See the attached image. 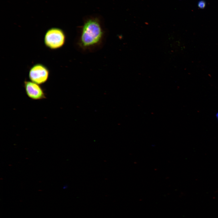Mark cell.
<instances>
[{"label": "cell", "instance_id": "cell-1", "mask_svg": "<svg viewBox=\"0 0 218 218\" xmlns=\"http://www.w3.org/2000/svg\"><path fill=\"white\" fill-rule=\"evenodd\" d=\"M107 31L101 19L97 17L85 19L78 29L75 40L76 48L83 53L97 51L104 45Z\"/></svg>", "mask_w": 218, "mask_h": 218}, {"label": "cell", "instance_id": "cell-2", "mask_svg": "<svg viewBox=\"0 0 218 218\" xmlns=\"http://www.w3.org/2000/svg\"><path fill=\"white\" fill-rule=\"evenodd\" d=\"M66 36L62 29L54 27L48 29L46 32L44 42L46 46L51 49H56L64 44Z\"/></svg>", "mask_w": 218, "mask_h": 218}, {"label": "cell", "instance_id": "cell-3", "mask_svg": "<svg viewBox=\"0 0 218 218\" xmlns=\"http://www.w3.org/2000/svg\"><path fill=\"white\" fill-rule=\"evenodd\" d=\"M49 75V71L45 66L41 64H37L30 69L29 78L31 81L41 84L47 81Z\"/></svg>", "mask_w": 218, "mask_h": 218}, {"label": "cell", "instance_id": "cell-4", "mask_svg": "<svg viewBox=\"0 0 218 218\" xmlns=\"http://www.w3.org/2000/svg\"><path fill=\"white\" fill-rule=\"evenodd\" d=\"M24 87L27 96L33 100H40L46 98L42 88L38 84L32 81H25Z\"/></svg>", "mask_w": 218, "mask_h": 218}, {"label": "cell", "instance_id": "cell-5", "mask_svg": "<svg viewBox=\"0 0 218 218\" xmlns=\"http://www.w3.org/2000/svg\"><path fill=\"white\" fill-rule=\"evenodd\" d=\"M206 5L205 2L204 1L201 0L198 2V7L200 8H204Z\"/></svg>", "mask_w": 218, "mask_h": 218}, {"label": "cell", "instance_id": "cell-6", "mask_svg": "<svg viewBox=\"0 0 218 218\" xmlns=\"http://www.w3.org/2000/svg\"><path fill=\"white\" fill-rule=\"evenodd\" d=\"M216 117L218 121V111L216 114Z\"/></svg>", "mask_w": 218, "mask_h": 218}]
</instances>
